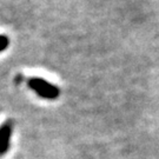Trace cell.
Wrapping results in <instances>:
<instances>
[{
  "instance_id": "6da1fadb",
  "label": "cell",
  "mask_w": 159,
  "mask_h": 159,
  "mask_svg": "<svg viewBox=\"0 0 159 159\" xmlns=\"http://www.w3.org/2000/svg\"><path fill=\"white\" fill-rule=\"evenodd\" d=\"M27 85L31 90H33L38 96L44 98V99L54 100L60 94V90L58 89V86L53 85L51 83H48L47 80L38 78V77L30 78L27 81Z\"/></svg>"
},
{
  "instance_id": "7a4b0ae2",
  "label": "cell",
  "mask_w": 159,
  "mask_h": 159,
  "mask_svg": "<svg viewBox=\"0 0 159 159\" xmlns=\"http://www.w3.org/2000/svg\"><path fill=\"white\" fill-rule=\"evenodd\" d=\"M12 123L6 121L0 126V156L5 154L10 148V140L12 137Z\"/></svg>"
},
{
  "instance_id": "3957f363",
  "label": "cell",
  "mask_w": 159,
  "mask_h": 159,
  "mask_svg": "<svg viewBox=\"0 0 159 159\" xmlns=\"http://www.w3.org/2000/svg\"><path fill=\"white\" fill-rule=\"evenodd\" d=\"M10 44V39L4 35V34H1L0 35V52H2L5 48H7V46Z\"/></svg>"
}]
</instances>
